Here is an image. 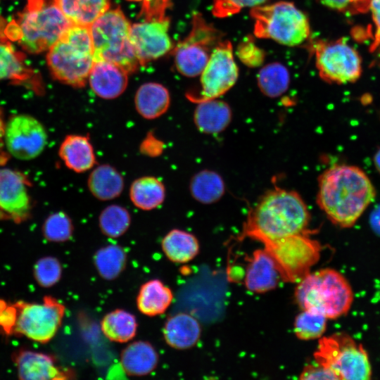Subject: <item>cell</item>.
I'll use <instances>...</instances> for the list:
<instances>
[{
	"label": "cell",
	"mask_w": 380,
	"mask_h": 380,
	"mask_svg": "<svg viewBox=\"0 0 380 380\" xmlns=\"http://www.w3.org/2000/svg\"><path fill=\"white\" fill-rule=\"evenodd\" d=\"M315 63L320 77L331 83L355 82L362 72L361 58L346 39L317 41L312 44Z\"/></svg>",
	"instance_id": "13"
},
{
	"label": "cell",
	"mask_w": 380,
	"mask_h": 380,
	"mask_svg": "<svg viewBox=\"0 0 380 380\" xmlns=\"http://www.w3.org/2000/svg\"><path fill=\"white\" fill-rule=\"evenodd\" d=\"M127 255L118 245H108L100 248L95 254L94 262L99 274L105 279H115L124 270Z\"/></svg>",
	"instance_id": "34"
},
{
	"label": "cell",
	"mask_w": 380,
	"mask_h": 380,
	"mask_svg": "<svg viewBox=\"0 0 380 380\" xmlns=\"http://www.w3.org/2000/svg\"><path fill=\"white\" fill-rule=\"evenodd\" d=\"M201 75L199 88L186 94L187 99L195 103L217 99L234 85L239 68L231 42L222 40L218 44Z\"/></svg>",
	"instance_id": "12"
},
{
	"label": "cell",
	"mask_w": 380,
	"mask_h": 380,
	"mask_svg": "<svg viewBox=\"0 0 380 380\" xmlns=\"http://www.w3.org/2000/svg\"><path fill=\"white\" fill-rule=\"evenodd\" d=\"M310 215L296 191L275 187L266 192L248 212L240 239L260 243L307 232Z\"/></svg>",
	"instance_id": "2"
},
{
	"label": "cell",
	"mask_w": 380,
	"mask_h": 380,
	"mask_svg": "<svg viewBox=\"0 0 380 380\" xmlns=\"http://www.w3.org/2000/svg\"><path fill=\"white\" fill-rule=\"evenodd\" d=\"M47 139L44 125L31 115H15L5 124L4 142L10 154L19 160L37 157L44 151Z\"/></svg>",
	"instance_id": "14"
},
{
	"label": "cell",
	"mask_w": 380,
	"mask_h": 380,
	"mask_svg": "<svg viewBox=\"0 0 380 380\" xmlns=\"http://www.w3.org/2000/svg\"><path fill=\"white\" fill-rule=\"evenodd\" d=\"M267 0H213L212 12L217 18H227L238 13L245 8H253Z\"/></svg>",
	"instance_id": "39"
},
{
	"label": "cell",
	"mask_w": 380,
	"mask_h": 380,
	"mask_svg": "<svg viewBox=\"0 0 380 380\" xmlns=\"http://www.w3.org/2000/svg\"><path fill=\"white\" fill-rule=\"evenodd\" d=\"M16 319V308L0 300V329L6 335H11Z\"/></svg>",
	"instance_id": "42"
},
{
	"label": "cell",
	"mask_w": 380,
	"mask_h": 380,
	"mask_svg": "<svg viewBox=\"0 0 380 380\" xmlns=\"http://www.w3.org/2000/svg\"><path fill=\"white\" fill-rule=\"evenodd\" d=\"M73 225L70 217L64 212L52 213L45 220L42 232L46 239L53 242H63L72 236Z\"/></svg>",
	"instance_id": "37"
},
{
	"label": "cell",
	"mask_w": 380,
	"mask_h": 380,
	"mask_svg": "<svg viewBox=\"0 0 380 380\" xmlns=\"http://www.w3.org/2000/svg\"><path fill=\"white\" fill-rule=\"evenodd\" d=\"M58 154L65 166L77 173L89 171L96 164L93 145L85 135L66 136L61 144Z\"/></svg>",
	"instance_id": "20"
},
{
	"label": "cell",
	"mask_w": 380,
	"mask_h": 380,
	"mask_svg": "<svg viewBox=\"0 0 380 380\" xmlns=\"http://www.w3.org/2000/svg\"><path fill=\"white\" fill-rule=\"evenodd\" d=\"M0 20V81H24L32 76V70L24 63L22 53L18 52L1 30Z\"/></svg>",
	"instance_id": "30"
},
{
	"label": "cell",
	"mask_w": 380,
	"mask_h": 380,
	"mask_svg": "<svg viewBox=\"0 0 380 380\" xmlns=\"http://www.w3.org/2000/svg\"><path fill=\"white\" fill-rule=\"evenodd\" d=\"M189 190L192 197L203 204L219 201L224 194L225 186L221 176L215 171L204 170L191 179Z\"/></svg>",
	"instance_id": "31"
},
{
	"label": "cell",
	"mask_w": 380,
	"mask_h": 380,
	"mask_svg": "<svg viewBox=\"0 0 380 380\" xmlns=\"http://www.w3.org/2000/svg\"><path fill=\"white\" fill-rule=\"evenodd\" d=\"M261 243L274 260L281 279L289 283L302 280L321 256V244L306 232Z\"/></svg>",
	"instance_id": "9"
},
{
	"label": "cell",
	"mask_w": 380,
	"mask_h": 380,
	"mask_svg": "<svg viewBox=\"0 0 380 380\" xmlns=\"http://www.w3.org/2000/svg\"><path fill=\"white\" fill-rule=\"evenodd\" d=\"M130 223L131 215L128 210L118 204L106 207L99 217V224L102 233L111 238L124 234Z\"/></svg>",
	"instance_id": "35"
},
{
	"label": "cell",
	"mask_w": 380,
	"mask_h": 380,
	"mask_svg": "<svg viewBox=\"0 0 380 380\" xmlns=\"http://www.w3.org/2000/svg\"><path fill=\"white\" fill-rule=\"evenodd\" d=\"M258 84L267 96L275 98L284 93L289 84L288 69L279 63H272L262 67L258 74Z\"/></svg>",
	"instance_id": "33"
},
{
	"label": "cell",
	"mask_w": 380,
	"mask_h": 380,
	"mask_svg": "<svg viewBox=\"0 0 380 380\" xmlns=\"http://www.w3.org/2000/svg\"><path fill=\"white\" fill-rule=\"evenodd\" d=\"M294 296L302 310L317 312L328 319L346 315L354 300L349 281L333 268L310 272L297 283Z\"/></svg>",
	"instance_id": "4"
},
{
	"label": "cell",
	"mask_w": 380,
	"mask_h": 380,
	"mask_svg": "<svg viewBox=\"0 0 380 380\" xmlns=\"http://www.w3.org/2000/svg\"><path fill=\"white\" fill-rule=\"evenodd\" d=\"M374 163L378 172L380 174V148L376 152L374 156Z\"/></svg>",
	"instance_id": "46"
},
{
	"label": "cell",
	"mask_w": 380,
	"mask_h": 380,
	"mask_svg": "<svg viewBox=\"0 0 380 380\" xmlns=\"http://www.w3.org/2000/svg\"><path fill=\"white\" fill-rule=\"evenodd\" d=\"M302 310L296 316L293 324L296 336L303 341L321 338L326 331L328 319L315 311Z\"/></svg>",
	"instance_id": "36"
},
{
	"label": "cell",
	"mask_w": 380,
	"mask_h": 380,
	"mask_svg": "<svg viewBox=\"0 0 380 380\" xmlns=\"http://www.w3.org/2000/svg\"><path fill=\"white\" fill-rule=\"evenodd\" d=\"M369 9L376 26L374 39L370 46V51H373L380 45V0H370Z\"/></svg>",
	"instance_id": "44"
},
{
	"label": "cell",
	"mask_w": 380,
	"mask_h": 380,
	"mask_svg": "<svg viewBox=\"0 0 380 380\" xmlns=\"http://www.w3.org/2000/svg\"><path fill=\"white\" fill-rule=\"evenodd\" d=\"M250 14L254 20L253 32L256 37L296 46L310 35L306 15L292 2L281 1L262 4L252 8Z\"/></svg>",
	"instance_id": "7"
},
{
	"label": "cell",
	"mask_w": 380,
	"mask_h": 380,
	"mask_svg": "<svg viewBox=\"0 0 380 380\" xmlns=\"http://www.w3.org/2000/svg\"><path fill=\"white\" fill-rule=\"evenodd\" d=\"M73 25L90 26L109 9L110 0H56Z\"/></svg>",
	"instance_id": "29"
},
{
	"label": "cell",
	"mask_w": 380,
	"mask_h": 380,
	"mask_svg": "<svg viewBox=\"0 0 380 380\" xmlns=\"http://www.w3.org/2000/svg\"><path fill=\"white\" fill-rule=\"evenodd\" d=\"M191 30L174 49L175 63L182 75L193 77L201 75L223 33L205 21L202 15H193Z\"/></svg>",
	"instance_id": "10"
},
{
	"label": "cell",
	"mask_w": 380,
	"mask_h": 380,
	"mask_svg": "<svg viewBox=\"0 0 380 380\" xmlns=\"http://www.w3.org/2000/svg\"><path fill=\"white\" fill-rule=\"evenodd\" d=\"M137 113L144 119L154 120L164 115L170 105V95L167 89L156 82L141 85L134 96Z\"/></svg>",
	"instance_id": "23"
},
{
	"label": "cell",
	"mask_w": 380,
	"mask_h": 380,
	"mask_svg": "<svg viewBox=\"0 0 380 380\" xmlns=\"http://www.w3.org/2000/svg\"><path fill=\"white\" fill-rule=\"evenodd\" d=\"M300 379H336L334 374L323 366L315 363L305 366L299 376Z\"/></svg>",
	"instance_id": "43"
},
{
	"label": "cell",
	"mask_w": 380,
	"mask_h": 380,
	"mask_svg": "<svg viewBox=\"0 0 380 380\" xmlns=\"http://www.w3.org/2000/svg\"><path fill=\"white\" fill-rule=\"evenodd\" d=\"M232 110L224 101L215 99L197 103L194 113V122L197 129L208 134H218L229 125Z\"/></svg>",
	"instance_id": "22"
},
{
	"label": "cell",
	"mask_w": 380,
	"mask_h": 380,
	"mask_svg": "<svg viewBox=\"0 0 380 380\" xmlns=\"http://www.w3.org/2000/svg\"><path fill=\"white\" fill-rule=\"evenodd\" d=\"M314 358L316 363L329 369L338 380H365L372 376L366 349L344 332L319 338Z\"/></svg>",
	"instance_id": "8"
},
{
	"label": "cell",
	"mask_w": 380,
	"mask_h": 380,
	"mask_svg": "<svg viewBox=\"0 0 380 380\" xmlns=\"http://www.w3.org/2000/svg\"><path fill=\"white\" fill-rule=\"evenodd\" d=\"M129 196L135 207L142 210H151L163 203L166 190L164 184L158 178L144 176L132 182Z\"/></svg>",
	"instance_id": "26"
},
{
	"label": "cell",
	"mask_w": 380,
	"mask_h": 380,
	"mask_svg": "<svg viewBox=\"0 0 380 380\" xmlns=\"http://www.w3.org/2000/svg\"><path fill=\"white\" fill-rule=\"evenodd\" d=\"M31 203L28 182L19 172L0 169V220L19 223L30 215Z\"/></svg>",
	"instance_id": "16"
},
{
	"label": "cell",
	"mask_w": 380,
	"mask_h": 380,
	"mask_svg": "<svg viewBox=\"0 0 380 380\" xmlns=\"http://www.w3.org/2000/svg\"><path fill=\"white\" fill-rule=\"evenodd\" d=\"M91 170L87 179V186L96 199L110 201L122 194L125 186L124 179L115 167L101 164Z\"/></svg>",
	"instance_id": "24"
},
{
	"label": "cell",
	"mask_w": 380,
	"mask_h": 380,
	"mask_svg": "<svg viewBox=\"0 0 380 380\" xmlns=\"http://www.w3.org/2000/svg\"><path fill=\"white\" fill-rule=\"evenodd\" d=\"M101 330L110 341L125 343L134 338L137 324L135 317L123 310L107 314L101 321Z\"/></svg>",
	"instance_id": "32"
},
{
	"label": "cell",
	"mask_w": 380,
	"mask_h": 380,
	"mask_svg": "<svg viewBox=\"0 0 380 380\" xmlns=\"http://www.w3.org/2000/svg\"><path fill=\"white\" fill-rule=\"evenodd\" d=\"M324 6L344 13L354 15L367 12L369 8L370 0H315Z\"/></svg>",
	"instance_id": "41"
},
{
	"label": "cell",
	"mask_w": 380,
	"mask_h": 380,
	"mask_svg": "<svg viewBox=\"0 0 380 380\" xmlns=\"http://www.w3.org/2000/svg\"><path fill=\"white\" fill-rule=\"evenodd\" d=\"M375 196L370 179L357 166L334 165L318 179L317 203L327 218L341 228L353 227Z\"/></svg>",
	"instance_id": "1"
},
{
	"label": "cell",
	"mask_w": 380,
	"mask_h": 380,
	"mask_svg": "<svg viewBox=\"0 0 380 380\" xmlns=\"http://www.w3.org/2000/svg\"><path fill=\"white\" fill-rule=\"evenodd\" d=\"M5 122L4 121L3 115L1 110L0 108V149L2 147V144L4 143V128H5Z\"/></svg>",
	"instance_id": "45"
},
{
	"label": "cell",
	"mask_w": 380,
	"mask_h": 380,
	"mask_svg": "<svg viewBox=\"0 0 380 380\" xmlns=\"http://www.w3.org/2000/svg\"><path fill=\"white\" fill-rule=\"evenodd\" d=\"M14 305L16 319L11 335L24 336L42 343L56 335L65 314V306L51 296H45L41 303L18 301Z\"/></svg>",
	"instance_id": "11"
},
{
	"label": "cell",
	"mask_w": 380,
	"mask_h": 380,
	"mask_svg": "<svg viewBox=\"0 0 380 380\" xmlns=\"http://www.w3.org/2000/svg\"><path fill=\"white\" fill-rule=\"evenodd\" d=\"M120 360L124 370L129 375L144 376L156 368L158 356L149 343L139 341L130 343L123 350Z\"/></svg>",
	"instance_id": "25"
},
{
	"label": "cell",
	"mask_w": 380,
	"mask_h": 380,
	"mask_svg": "<svg viewBox=\"0 0 380 380\" xmlns=\"http://www.w3.org/2000/svg\"><path fill=\"white\" fill-rule=\"evenodd\" d=\"M236 56L246 66L257 68L265 61V53L258 46L251 37H247L237 46Z\"/></svg>",
	"instance_id": "40"
},
{
	"label": "cell",
	"mask_w": 380,
	"mask_h": 380,
	"mask_svg": "<svg viewBox=\"0 0 380 380\" xmlns=\"http://www.w3.org/2000/svg\"><path fill=\"white\" fill-rule=\"evenodd\" d=\"M128 73L120 66L106 61L94 62L89 82L96 95L103 99H114L126 89Z\"/></svg>",
	"instance_id": "18"
},
{
	"label": "cell",
	"mask_w": 380,
	"mask_h": 380,
	"mask_svg": "<svg viewBox=\"0 0 380 380\" xmlns=\"http://www.w3.org/2000/svg\"><path fill=\"white\" fill-rule=\"evenodd\" d=\"M72 25L56 0H28L6 26L4 34L25 51L39 53L48 51Z\"/></svg>",
	"instance_id": "3"
},
{
	"label": "cell",
	"mask_w": 380,
	"mask_h": 380,
	"mask_svg": "<svg viewBox=\"0 0 380 380\" xmlns=\"http://www.w3.org/2000/svg\"><path fill=\"white\" fill-rule=\"evenodd\" d=\"M127 1H142L143 4H146V3H148V1H150L151 0H127Z\"/></svg>",
	"instance_id": "47"
},
{
	"label": "cell",
	"mask_w": 380,
	"mask_h": 380,
	"mask_svg": "<svg viewBox=\"0 0 380 380\" xmlns=\"http://www.w3.org/2000/svg\"><path fill=\"white\" fill-rule=\"evenodd\" d=\"M162 249L166 257L177 263H185L194 259L199 251V243L194 235L174 229L163 239Z\"/></svg>",
	"instance_id": "28"
},
{
	"label": "cell",
	"mask_w": 380,
	"mask_h": 380,
	"mask_svg": "<svg viewBox=\"0 0 380 380\" xmlns=\"http://www.w3.org/2000/svg\"><path fill=\"white\" fill-rule=\"evenodd\" d=\"M18 377L24 380L66 379L70 374L61 369L51 355L20 349L12 356Z\"/></svg>",
	"instance_id": "17"
},
{
	"label": "cell",
	"mask_w": 380,
	"mask_h": 380,
	"mask_svg": "<svg viewBox=\"0 0 380 380\" xmlns=\"http://www.w3.org/2000/svg\"><path fill=\"white\" fill-rule=\"evenodd\" d=\"M201 326L193 316L177 313L167 320L163 328V335L167 343L176 349L193 347L201 336Z\"/></svg>",
	"instance_id": "21"
},
{
	"label": "cell",
	"mask_w": 380,
	"mask_h": 380,
	"mask_svg": "<svg viewBox=\"0 0 380 380\" xmlns=\"http://www.w3.org/2000/svg\"><path fill=\"white\" fill-rule=\"evenodd\" d=\"M170 20H144L130 27L129 39L134 54L140 65L157 59L167 53L172 47L168 34Z\"/></svg>",
	"instance_id": "15"
},
{
	"label": "cell",
	"mask_w": 380,
	"mask_h": 380,
	"mask_svg": "<svg viewBox=\"0 0 380 380\" xmlns=\"http://www.w3.org/2000/svg\"><path fill=\"white\" fill-rule=\"evenodd\" d=\"M171 290L158 279L143 284L139 290L137 303L139 310L148 316L163 314L172 303Z\"/></svg>",
	"instance_id": "27"
},
{
	"label": "cell",
	"mask_w": 380,
	"mask_h": 380,
	"mask_svg": "<svg viewBox=\"0 0 380 380\" xmlns=\"http://www.w3.org/2000/svg\"><path fill=\"white\" fill-rule=\"evenodd\" d=\"M46 61L56 80L73 87L85 86L94 64L89 27L72 25L49 48Z\"/></svg>",
	"instance_id": "5"
},
{
	"label": "cell",
	"mask_w": 380,
	"mask_h": 380,
	"mask_svg": "<svg viewBox=\"0 0 380 380\" xmlns=\"http://www.w3.org/2000/svg\"><path fill=\"white\" fill-rule=\"evenodd\" d=\"M62 267L59 260L52 256L39 259L34 267V277L39 285L50 287L61 279Z\"/></svg>",
	"instance_id": "38"
},
{
	"label": "cell",
	"mask_w": 380,
	"mask_h": 380,
	"mask_svg": "<svg viewBox=\"0 0 380 380\" xmlns=\"http://www.w3.org/2000/svg\"><path fill=\"white\" fill-rule=\"evenodd\" d=\"M131 25L120 8L108 10L89 26L94 62L106 61L132 73L139 62L129 39Z\"/></svg>",
	"instance_id": "6"
},
{
	"label": "cell",
	"mask_w": 380,
	"mask_h": 380,
	"mask_svg": "<svg viewBox=\"0 0 380 380\" xmlns=\"http://www.w3.org/2000/svg\"><path fill=\"white\" fill-rule=\"evenodd\" d=\"M280 279L277 266L267 252L264 248L255 250L246 267V289L254 293H266L274 289Z\"/></svg>",
	"instance_id": "19"
}]
</instances>
